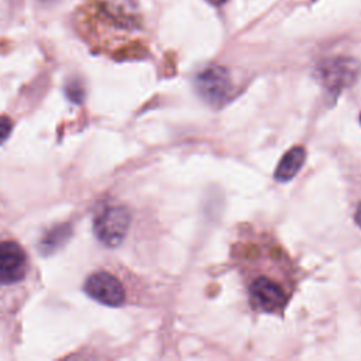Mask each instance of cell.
<instances>
[{
  "label": "cell",
  "instance_id": "obj_7",
  "mask_svg": "<svg viewBox=\"0 0 361 361\" xmlns=\"http://www.w3.org/2000/svg\"><path fill=\"white\" fill-rule=\"evenodd\" d=\"M102 11L120 27H135L137 25V7L133 0H102Z\"/></svg>",
  "mask_w": 361,
  "mask_h": 361
},
{
  "label": "cell",
  "instance_id": "obj_6",
  "mask_svg": "<svg viewBox=\"0 0 361 361\" xmlns=\"http://www.w3.org/2000/svg\"><path fill=\"white\" fill-rule=\"evenodd\" d=\"M27 255L16 241H0V285L20 282L25 276Z\"/></svg>",
  "mask_w": 361,
  "mask_h": 361
},
{
  "label": "cell",
  "instance_id": "obj_15",
  "mask_svg": "<svg viewBox=\"0 0 361 361\" xmlns=\"http://www.w3.org/2000/svg\"><path fill=\"white\" fill-rule=\"evenodd\" d=\"M360 120H361V117H360Z\"/></svg>",
  "mask_w": 361,
  "mask_h": 361
},
{
  "label": "cell",
  "instance_id": "obj_2",
  "mask_svg": "<svg viewBox=\"0 0 361 361\" xmlns=\"http://www.w3.org/2000/svg\"><path fill=\"white\" fill-rule=\"evenodd\" d=\"M128 226L130 212L118 203L103 204L93 220V231L106 247H117L124 240Z\"/></svg>",
  "mask_w": 361,
  "mask_h": 361
},
{
  "label": "cell",
  "instance_id": "obj_4",
  "mask_svg": "<svg viewBox=\"0 0 361 361\" xmlns=\"http://www.w3.org/2000/svg\"><path fill=\"white\" fill-rule=\"evenodd\" d=\"M85 292L96 302L113 307L120 306L126 298L121 282L104 271L94 272L86 279Z\"/></svg>",
  "mask_w": 361,
  "mask_h": 361
},
{
  "label": "cell",
  "instance_id": "obj_5",
  "mask_svg": "<svg viewBox=\"0 0 361 361\" xmlns=\"http://www.w3.org/2000/svg\"><path fill=\"white\" fill-rule=\"evenodd\" d=\"M319 72L322 82L330 92H340L355 80L358 73V62L345 56L331 58L320 65Z\"/></svg>",
  "mask_w": 361,
  "mask_h": 361
},
{
  "label": "cell",
  "instance_id": "obj_13",
  "mask_svg": "<svg viewBox=\"0 0 361 361\" xmlns=\"http://www.w3.org/2000/svg\"><path fill=\"white\" fill-rule=\"evenodd\" d=\"M206 1H209V3L213 4V6H221L226 0H206Z\"/></svg>",
  "mask_w": 361,
  "mask_h": 361
},
{
  "label": "cell",
  "instance_id": "obj_3",
  "mask_svg": "<svg viewBox=\"0 0 361 361\" xmlns=\"http://www.w3.org/2000/svg\"><path fill=\"white\" fill-rule=\"evenodd\" d=\"M195 85L199 94L212 106H221L231 94V79L223 66L212 65L197 73Z\"/></svg>",
  "mask_w": 361,
  "mask_h": 361
},
{
  "label": "cell",
  "instance_id": "obj_14",
  "mask_svg": "<svg viewBox=\"0 0 361 361\" xmlns=\"http://www.w3.org/2000/svg\"><path fill=\"white\" fill-rule=\"evenodd\" d=\"M42 1H55V0H42Z\"/></svg>",
  "mask_w": 361,
  "mask_h": 361
},
{
  "label": "cell",
  "instance_id": "obj_10",
  "mask_svg": "<svg viewBox=\"0 0 361 361\" xmlns=\"http://www.w3.org/2000/svg\"><path fill=\"white\" fill-rule=\"evenodd\" d=\"M65 93H66V97L73 103H80L85 96V89L80 80H71L65 87Z\"/></svg>",
  "mask_w": 361,
  "mask_h": 361
},
{
  "label": "cell",
  "instance_id": "obj_11",
  "mask_svg": "<svg viewBox=\"0 0 361 361\" xmlns=\"http://www.w3.org/2000/svg\"><path fill=\"white\" fill-rule=\"evenodd\" d=\"M11 128H13L11 120L6 116H0V144L7 140V137L11 133Z\"/></svg>",
  "mask_w": 361,
  "mask_h": 361
},
{
  "label": "cell",
  "instance_id": "obj_1",
  "mask_svg": "<svg viewBox=\"0 0 361 361\" xmlns=\"http://www.w3.org/2000/svg\"><path fill=\"white\" fill-rule=\"evenodd\" d=\"M278 267H282L281 261L275 265L267 264V269L259 267V271H248L247 290L254 309L265 313H281L286 306L292 283L286 272L278 274L275 271Z\"/></svg>",
  "mask_w": 361,
  "mask_h": 361
},
{
  "label": "cell",
  "instance_id": "obj_9",
  "mask_svg": "<svg viewBox=\"0 0 361 361\" xmlns=\"http://www.w3.org/2000/svg\"><path fill=\"white\" fill-rule=\"evenodd\" d=\"M71 237V226L69 224H58L52 227L49 231L44 234L39 241V251L42 255H49L61 248L68 238Z\"/></svg>",
  "mask_w": 361,
  "mask_h": 361
},
{
  "label": "cell",
  "instance_id": "obj_8",
  "mask_svg": "<svg viewBox=\"0 0 361 361\" xmlns=\"http://www.w3.org/2000/svg\"><path fill=\"white\" fill-rule=\"evenodd\" d=\"M305 158H306V151H305L303 147L296 145V147L290 148L282 157V159L279 161V164H278V166L275 169L274 178L278 182L290 180L299 172V169L302 168V165L305 162Z\"/></svg>",
  "mask_w": 361,
  "mask_h": 361
},
{
  "label": "cell",
  "instance_id": "obj_12",
  "mask_svg": "<svg viewBox=\"0 0 361 361\" xmlns=\"http://www.w3.org/2000/svg\"><path fill=\"white\" fill-rule=\"evenodd\" d=\"M354 220H355V223L361 227V203L358 204V207H357V210H355V216H354Z\"/></svg>",
  "mask_w": 361,
  "mask_h": 361
}]
</instances>
